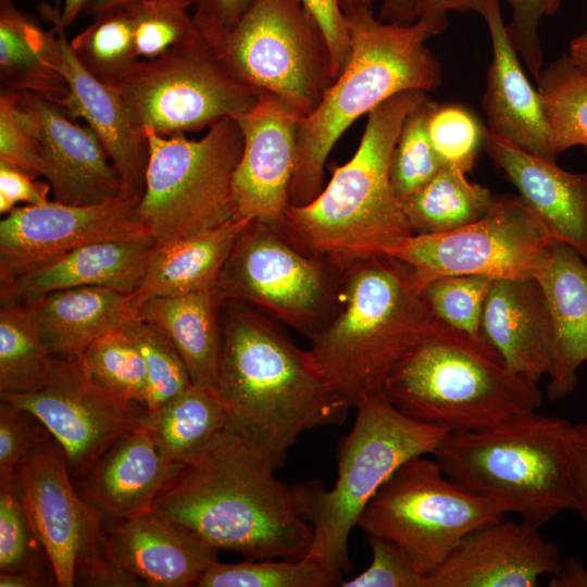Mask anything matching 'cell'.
Wrapping results in <instances>:
<instances>
[{"instance_id": "cell-1", "label": "cell", "mask_w": 587, "mask_h": 587, "mask_svg": "<svg viewBox=\"0 0 587 587\" xmlns=\"http://www.w3.org/2000/svg\"><path fill=\"white\" fill-rule=\"evenodd\" d=\"M216 392L226 422L275 470L312 428L341 425L348 405L266 314L237 301L221 307Z\"/></svg>"}, {"instance_id": "cell-2", "label": "cell", "mask_w": 587, "mask_h": 587, "mask_svg": "<svg viewBox=\"0 0 587 587\" xmlns=\"http://www.w3.org/2000/svg\"><path fill=\"white\" fill-rule=\"evenodd\" d=\"M275 471L225 422L150 509L245 560L302 559L313 529L298 512L291 485L278 480Z\"/></svg>"}, {"instance_id": "cell-3", "label": "cell", "mask_w": 587, "mask_h": 587, "mask_svg": "<svg viewBox=\"0 0 587 587\" xmlns=\"http://www.w3.org/2000/svg\"><path fill=\"white\" fill-rule=\"evenodd\" d=\"M426 97L403 91L367 114L353 157L334 167L314 200L286 207L275 227L292 247L346 271L413 234L392 188L390 161L407 116Z\"/></svg>"}, {"instance_id": "cell-4", "label": "cell", "mask_w": 587, "mask_h": 587, "mask_svg": "<svg viewBox=\"0 0 587 587\" xmlns=\"http://www.w3.org/2000/svg\"><path fill=\"white\" fill-rule=\"evenodd\" d=\"M446 325L416 288L411 268L389 255L345 271L339 305L309 339L308 357L349 409L382 392L397 362Z\"/></svg>"}, {"instance_id": "cell-5", "label": "cell", "mask_w": 587, "mask_h": 587, "mask_svg": "<svg viewBox=\"0 0 587 587\" xmlns=\"http://www.w3.org/2000/svg\"><path fill=\"white\" fill-rule=\"evenodd\" d=\"M345 16L350 57L317 108L300 122L291 205L308 204L322 191L326 160L353 122L400 92L433 91L442 83L441 64L426 41L448 22L389 24L375 17L372 9Z\"/></svg>"}, {"instance_id": "cell-6", "label": "cell", "mask_w": 587, "mask_h": 587, "mask_svg": "<svg viewBox=\"0 0 587 587\" xmlns=\"http://www.w3.org/2000/svg\"><path fill=\"white\" fill-rule=\"evenodd\" d=\"M567 420L536 410L448 434L434 453L442 472L469 491L541 526L574 510Z\"/></svg>"}, {"instance_id": "cell-7", "label": "cell", "mask_w": 587, "mask_h": 587, "mask_svg": "<svg viewBox=\"0 0 587 587\" xmlns=\"http://www.w3.org/2000/svg\"><path fill=\"white\" fill-rule=\"evenodd\" d=\"M355 409L354 425L338 444L334 487L317 479L291 485L298 512L313 529L305 558L338 579L351 566L349 536L371 499L401 465L434 454L448 435L400 412L384 391Z\"/></svg>"}, {"instance_id": "cell-8", "label": "cell", "mask_w": 587, "mask_h": 587, "mask_svg": "<svg viewBox=\"0 0 587 587\" xmlns=\"http://www.w3.org/2000/svg\"><path fill=\"white\" fill-rule=\"evenodd\" d=\"M383 391L407 416L448 434L482 428L542 402L538 385L447 325L395 364Z\"/></svg>"}, {"instance_id": "cell-9", "label": "cell", "mask_w": 587, "mask_h": 587, "mask_svg": "<svg viewBox=\"0 0 587 587\" xmlns=\"http://www.w3.org/2000/svg\"><path fill=\"white\" fill-rule=\"evenodd\" d=\"M149 161L137 216L158 246L221 226L237 216L233 178L243 148L236 118L200 139L146 130Z\"/></svg>"}, {"instance_id": "cell-10", "label": "cell", "mask_w": 587, "mask_h": 587, "mask_svg": "<svg viewBox=\"0 0 587 587\" xmlns=\"http://www.w3.org/2000/svg\"><path fill=\"white\" fill-rule=\"evenodd\" d=\"M507 514L451 478L425 455L401 465L364 509L358 527L396 544L427 576L478 527Z\"/></svg>"}, {"instance_id": "cell-11", "label": "cell", "mask_w": 587, "mask_h": 587, "mask_svg": "<svg viewBox=\"0 0 587 587\" xmlns=\"http://www.w3.org/2000/svg\"><path fill=\"white\" fill-rule=\"evenodd\" d=\"M136 125L161 136L209 128L248 112L260 91L238 79L203 37L139 60L109 84Z\"/></svg>"}, {"instance_id": "cell-12", "label": "cell", "mask_w": 587, "mask_h": 587, "mask_svg": "<svg viewBox=\"0 0 587 587\" xmlns=\"http://www.w3.org/2000/svg\"><path fill=\"white\" fill-rule=\"evenodd\" d=\"M217 51L238 79L302 117L335 80L326 37L302 0H252Z\"/></svg>"}, {"instance_id": "cell-13", "label": "cell", "mask_w": 587, "mask_h": 587, "mask_svg": "<svg viewBox=\"0 0 587 587\" xmlns=\"http://www.w3.org/2000/svg\"><path fill=\"white\" fill-rule=\"evenodd\" d=\"M345 271L304 255L275 226L252 221L236 240L215 291L310 338L334 315Z\"/></svg>"}, {"instance_id": "cell-14", "label": "cell", "mask_w": 587, "mask_h": 587, "mask_svg": "<svg viewBox=\"0 0 587 587\" xmlns=\"http://www.w3.org/2000/svg\"><path fill=\"white\" fill-rule=\"evenodd\" d=\"M555 241L520 197L504 195L478 221L439 234H412L384 255L404 262L422 292L451 275L538 278Z\"/></svg>"}, {"instance_id": "cell-15", "label": "cell", "mask_w": 587, "mask_h": 587, "mask_svg": "<svg viewBox=\"0 0 587 587\" xmlns=\"http://www.w3.org/2000/svg\"><path fill=\"white\" fill-rule=\"evenodd\" d=\"M0 398L36 415L63 448L70 474L84 476L120 438L143 424L148 410L95 386L79 359L53 357L48 382Z\"/></svg>"}, {"instance_id": "cell-16", "label": "cell", "mask_w": 587, "mask_h": 587, "mask_svg": "<svg viewBox=\"0 0 587 587\" xmlns=\"http://www.w3.org/2000/svg\"><path fill=\"white\" fill-rule=\"evenodd\" d=\"M132 192L97 204L16 207L0 222V287L85 243L146 232ZM147 233V232H146Z\"/></svg>"}, {"instance_id": "cell-17", "label": "cell", "mask_w": 587, "mask_h": 587, "mask_svg": "<svg viewBox=\"0 0 587 587\" xmlns=\"http://www.w3.org/2000/svg\"><path fill=\"white\" fill-rule=\"evenodd\" d=\"M13 480L57 585L75 586L76 563L103 536L104 520L75 489L63 448L52 437L18 466Z\"/></svg>"}, {"instance_id": "cell-18", "label": "cell", "mask_w": 587, "mask_h": 587, "mask_svg": "<svg viewBox=\"0 0 587 587\" xmlns=\"http://www.w3.org/2000/svg\"><path fill=\"white\" fill-rule=\"evenodd\" d=\"M302 116L266 91L236 121L243 148L233 178L237 216L276 226L289 203Z\"/></svg>"}, {"instance_id": "cell-19", "label": "cell", "mask_w": 587, "mask_h": 587, "mask_svg": "<svg viewBox=\"0 0 587 587\" xmlns=\"http://www.w3.org/2000/svg\"><path fill=\"white\" fill-rule=\"evenodd\" d=\"M539 525L502 516L465 536L429 574L427 587H536L561 558Z\"/></svg>"}, {"instance_id": "cell-20", "label": "cell", "mask_w": 587, "mask_h": 587, "mask_svg": "<svg viewBox=\"0 0 587 587\" xmlns=\"http://www.w3.org/2000/svg\"><path fill=\"white\" fill-rule=\"evenodd\" d=\"M41 147L43 177L53 200L89 205L129 192L98 135L68 112L32 92H18Z\"/></svg>"}, {"instance_id": "cell-21", "label": "cell", "mask_w": 587, "mask_h": 587, "mask_svg": "<svg viewBox=\"0 0 587 587\" xmlns=\"http://www.w3.org/2000/svg\"><path fill=\"white\" fill-rule=\"evenodd\" d=\"M45 17L55 27L54 63L65 79L70 95L66 111L83 117L100 138L126 189L141 197L149 161V141L115 90L92 76L74 55L59 7L45 5Z\"/></svg>"}, {"instance_id": "cell-22", "label": "cell", "mask_w": 587, "mask_h": 587, "mask_svg": "<svg viewBox=\"0 0 587 587\" xmlns=\"http://www.w3.org/2000/svg\"><path fill=\"white\" fill-rule=\"evenodd\" d=\"M114 562L154 587L197 585L217 562V549L190 528L149 509L104 528Z\"/></svg>"}, {"instance_id": "cell-23", "label": "cell", "mask_w": 587, "mask_h": 587, "mask_svg": "<svg viewBox=\"0 0 587 587\" xmlns=\"http://www.w3.org/2000/svg\"><path fill=\"white\" fill-rule=\"evenodd\" d=\"M157 248L158 242L146 232L82 245L1 286L0 300L28 303L76 287H103L129 296Z\"/></svg>"}, {"instance_id": "cell-24", "label": "cell", "mask_w": 587, "mask_h": 587, "mask_svg": "<svg viewBox=\"0 0 587 587\" xmlns=\"http://www.w3.org/2000/svg\"><path fill=\"white\" fill-rule=\"evenodd\" d=\"M483 145L550 234L587 262V173L564 171L487 129Z\"/></svg>"}, {"instance_id": "cell-25", "label": "cell", "mask_w": 587, "mask_h": 587, "mask_svg": "<svg viewBox=\"0 0 587 587\" xmlns=\"http://www.w3.org/2000/svg\"><path fill=\"white\" fill-rule=\"evenodd\" d=\"M486 344L504 366L538 385L551 367V325L537 278H498L489 286L480 324Z\"/></svg>"}, {"instance_id": "cell-26", "label": "cell", "mask_w": 587, "mask_h": 587, "mask_svg": "<svg viewBox=\"0 0 587 587\" xmlns=\"http://www.w3.org/2000/svg\"><path fill=\"white\" fill-rule=\"evenodd\" d=\"M491 38L492 59L482 105L487 130L545 160L557 162L541 97L526 78L503 23L499 0L482 13Z\"/></svg>"}, {"instance_id": "cell-27", "label": "cell", "mask_w": 587, "mask_h": 587, "mask_svg": "<svg viewBox=\"0 0 587 587\" xmlns=\"http://www.w3.org/2000/svg\"><path fill=\"white\" fill-rule=\"evenodd\" d=\"M179 467L168 464L141 425L114 442L78 478L77 491L104 521L149 510Z\"/></svg>"}, {"instance_id": "cell-28", "label": "cell", "mask_w": 587, "mask_h": 587, "mask_svg": "<svg viewBox=\"0 0 587 587\" xmlns=\"http://www.w3.org/2000/svg\"><path fill=\"white\" fill-rule=\"evenodd\" d=\"M551 325L549 400L569 397L577 386V371L587 361V262L569 245L557 240L537 278Z\"/></svg>"}, {"instance_id": "cell-29", "label": "cell", "mask_w": 587, "mask_h": 587, "mask_svg": "<svg viewBox=\"0 0 587 587\" xmlns=\"http://www.w3.org/2000/svg\"><path fill=\"white\" fill-rule=\"evenodd\" d=\"M253 220L236 216L229 222L158 246L129 300L136 310L145 302L215 288L229 253Z\"/></svg>"}, {"instance_id": "cell-30", "label": "cell", "mask_w": 587, "mask_h": 587, "mask_svg": "<svg viewBox=\"0 0 587 587\" xmlns=\"http://www.w3.org/2000/svg\"><path fill=\"white\" fill-rule=\"evenodd\" d=\"M26 304L50 354L67 359L136 316L127 295L103 287L61 289Z\"/></svg>"}, {"instance_id": "cell-31", "label": "cell", "mask_w": 587, "mask_h": 587, "mask_svg": "<svg viewBox=\"0 0 587 587\" xmlns=\"http://www.w3.org/2000/svg\"><path fill=\"white\" fill-rule=\"evenodd\" d=\"M222 303L212 289L151 299L136 313L171 340L188 370L192 385L215 392Z\"/></svg>"}, {"instance_id": "cell-32", "label": "cell", "mask_w": 587, "mask_h": 587, "mask_svg": "<svg viewBox=\"0 0 587 587\" xmlns=\"http://www.w3.org/2000/svg\"><path fill=\"white\" fill-rule=\"evenodd\" d=\"M55 36L53 25L46 29L12 0H0L1 91L32 92L66 110L70 90L54 63Z\"/></svg>"}, {"instance_id": "cell-33", "label": "cell", "mask_w": 587, "mask_h": 587, "mask_svg": "<svg viewBox=\"0 0 587 587\" xmlns=\"http://www.w3.org/2000/svg\"><path fill=\"white\" fill-rule=\"evenodd\" d=\"M226 410L215 391L191 385L155 410L143 426L163 459L180 467L196 458L224 427Z\"/></svg>"}, {"instance_id": "cell-34", "label": "cell", "mask_w": 587, "mask_h": 587, "mask_svg": "<svg viewBox=\"0 0 587 587\" xmlns=\"http://www.w3.org/2000/svg\"><path fill=\"white\" fill-rule=\"evenodd\" d=\"M499 197L489 188L471 183L463 171L445 164L402 201V208L413 234H439L484 217Z\"/></svg>"}, {"instance_id": "cell-35", "label": "cell", "mask_w": 587, "mask_h": 587, "mask_svg": "<svg viewBox=\"0 0 587 587\" xmlns=\"http://www.w3.org/2000/svg\"><path fill=\"white\" fill-rule=\"evenodd\" d=\"M53 357L26 303L0 307V394L33 392L48 382Z\"/></svg>"}, {"instance_id": "cell-36", "label": "cell", "mask_w": 587, "mask_h": 587, "mask_svg": "<svg viewBox=\"0 0 587 587\" xmlns=\"http://www.w3.org/2000/svg\"><path fill=\"white\" fill-rule=\"evenodd\" d=\"M535 78L554 153L586 147L587 77L565 54L541 68Z\"/></svg>"}, {"instance_id": "cell-37", "label": "cell", "mask_w": 587, "mask_h": 587, "mask_svg": "<svg viewBox=\"0 0 587 587\" xmlns=\"http://www.w3.org/2000/svg\"><path fill=\"white\" fill-rule=\"evenodd\" d=\"M86 377L103 391L145 407L148 377L143 358L124 324L91 342L79 358Z\"/></svg>"}, {"instance_id": "cell-38", "label": "cell", "mask_w": 587, "mask_h": 587, "mask_svg": "<svg viewBox=\"0 0 587 587\" xmlns=\"http://www.w3.org/2000/svg\"><path fill=\"white\" fill-rule=\"evenodd\" d=\"M95 21L70 40L78 62L96 78L112 84L140 59L136 52L133 26L121 5L97 14Z\"/></svg>"}, {"instance_id": "cell-39", "label": "cell", "mask_w": 587, "mask_h": 587, "mask_svg": "<svg viewBox=\"0 0 587 587\" xmlns=\"http://www.w3.org/2000/svg\"><path fill=\"white\" fill-rule=\"evenodd\" d=\"M123 7L140 60H153L202 37L189 12L192 0H134Z\"/></svg>"}, {"instance_id": "cell-40", "label": "cell", "mask_w": 587, "mask_h": 587, "mask_svg": "<svg viewBox=\"0 0 587 587\" xmlns=\"http://www.w3.org/2000/svg\"><path fill=\"white\" fill-rule=\"evenodd\" d=\"M338 579L315 562L302 559L245 560L212 564L201 576L199 587H330Z\"/></svg>"}, {"instance_id": "cell-41", "label": "cell", "mask_w": 587, "mask_h": 587, "mask_svg": "<svg viewBox=\"0 0 587 587\" xmlns=\"http://www.w3.org/2000/svg\"><path fill=\"white\" fill-rule=\"evenodd\" d=\"M434 104L426 97L409 113L392 151L390 178L401 203L445 165L428 135V117Z\"/></svg>"}, {"instance_id": "cell-42", "label": "cell", "mask_w": 587, "mask_h": 587, "mask_svg": "<svg viewBox=\"0 0 587 587\" xmlns=\"http://www.w3.org/2000/svg\"><path fill=\"white\" fill-rule=\"evenodd\" d=\"M492 280L494 278L480 275L445 276L430 282L421 294L437 320L489 347L482 336L480 324Z\"/></svg>"}, {"instance_id": "cell-43", "label": "cell", "mask_w": 587, "mask_h": 587, "mask_svg": "<svg viewBox=\"0 0 587 587\" xmlns=\"http://www.w3.org/2000/svg\"><path fill=\"white\" fill-rule=\"evenodd\" d=\"M147 370L145 408L152 411L192 385L188 370L171 340L157 327L135 316L124 324Z\"/></svg>"}, {"instance_id": "cell-44", "label": "cell", "mask_w": 587, "mask_h": 587, "mask_svg": "<svg viewBox=\"0 0 587 587\" xmlns=\"http://www.w3.org/2000/svg\"><path fill=\"white\" fill-rule=\"evenodd\" d=\"M48 567H51L49 559L14 480L0 483V572L48 571Z\"/></svg>"}, {"instance_id": "cell-45", "label": "cell", "mask_w": 587, "mask_h": 587, "mask_svg": "<svg viewBox=\"0 0 587 587\" xmlns=\"http://www.w3.org/2000/svg\"><path fill=\"white\" fill-rule=\"evenodd\" d=\"M427 128L432 143L444 164L464 173L472 171L484 141L485 129L467 109L435 102Z\"/></svg>"}, {"instance_id": "cell-46", "label": "cell", "mask_w": 587, "mask_h": 587, "mask_svg": "<svg viewBox=\"0 0 587 587\" xmlns=\"http://www.w3.org/2000/svg\"><path fill=\"white\" fill-rule=\"evenodd\" d=\"M0 164L43 177L41 147L18 92H0Z\"/></svg>"}, {"instance_id": "cell-47", "label": "cell", "mask_w": 587, "mask_h": 587, "mask_svg": "<svg viewBox=\"0 0 587 587\" xmlns=\"http://www.w3.org/2000/svg\"><path fill=\"white\" fill-rule=\"evenodd\" d=\"M51 438L36 415L1 399L0 483L13 480L18 466Z\"/></svg>"}, {"instance_id": "cell-48", "label": "cell", "mask_w": 587, "mask_h": 587, "mask_svg": "<svg viewBox=\"0 0 587 587\" xmlns=\"http://www.w3.org/2000/svg\"><path fill=\"white\" fill-rule=\"evenodd\" d=\"M372 550L370 566L355 577L342 580V587H427L422 574L392 541L367 536Z\"/></svg>"}, {"instance_id": "cell-49", "label": "cell", "mask_w": 587, "mask_h": 587, "mask_svg": "<svg viewBox=\"0 0 587 587\" xmlns=\"http://www.w3.org/2000/svg\"><path fill=\"white\" fill-rule=\"evenodd\" d=\"M512 18L507 30L516 52L521 54L532 75L536 77L542 66L539 23L544 16L554 14L562 0H507Z\"/></svg>"}, {"instance_id": "cell-50", "label": "cell", "mask_w": 587, "mask_h": 587, "mask_svg": "<svg viewBox=\"0 0 587 587\" xmlns=\"http://www.w3.org/2000/svg\"><path fill=\"white\" fill-rule=\"evenodd\" d=\"M492 0H383L378 18L384 23L411 25L423 18L448 22L449 11H475L482 15Z\"/></svg>"}, {"instance_id": "cell-51", "label": "cell", "mask_w": 587, "mask_h": 587, "mask_svg": "<svg viewBox=\"0 0 587 587\" xmlns=\"http://www.w3.org/2000/svg\"><path fill=\"white\" fill-rule=\"evenodd\" d=\"M252 0H192L193 20L202 37L216 50L235 28Z\"/></svg>"}, {"instance_id": "cell-52", "label": "cell", "mask_w": 587, "mask_h": 587, "mask_svg": "<svg viewBox=\"0 0 587 587\" xmlns=\"http://www.w3.org/2000/svg\"><path fill=\"white\" fill-rule=\"evenodd\" d=\"M307 9L321 26L332 55L336 78L350 57L351 47L346 16L338 0H302Z\"/></svg>"}, {"instance_id": "cell-53", "label": "cell", "mask_w": 587, "mask_h": 587, "mask_svg": "<svg viewBox=\"0 0 587 587\" xmlns=\"http://www.w3.org/2000/svg\"><path fill=\"white\" fill-rule=\"evenodd\" d=\"M50 184L13 167L0 164V213L9 214L18 202L26 205L49 201Z\"/></svg>"}, {"instance_id": "cell-54", "label": "cell", "mask_w": 587, "mask_h": 587, "mask_svg": "<svg viewBox=\"0 0 587 587\" xmlns=\"http://www.w3.org/2000/svg\"><path fill=\"white\" fill-rule=\"evenodd\" d=\"M569 451L574 511L587 523V422L572 424Z\"/></svg>"}, {"instance_id": "cell-55", "label": "cell", "mask_w": 587, "mask_h": 587, "mask_svg": "<svg viewBox=\"0 0 587 587\" xmlns=\"http://www.w3.org/2000/svg\"><path fill=\"white\" fill-rule=\"evenodd\" d=\"M549 587H587V566L576 557L561 562L559 570L550 575Z\"/></svg>"}, {"instance_id": "cell-56", "label": "cell", "mask_w": 587, "mask_h": 587, "mask_svg": "<svg viewBox=\"0 0 587 587\" xmlns=\"http://www.w3.org/2000/svg\"><path fill=\"white\" fill-rule=\"evenodd\" d=\"M48 571H26L16 573L0 572V586L1 587H40L49 584ZM55 578V577H54Z\"/></svg>"}, {"instance_id": "cell-57", "label": "cell", "mask_w": 587, "mask_h": 587, "mask_svg": "<svg viewBox=\"0 0 587 587\" xmlns=\"http://www.w3.org/2000/svg\"><path fill=\"white\" fill-rule=\"evenodd\" d=\"M569 57L587 77V30L571 41Z\"/></svg>"}, {"instance_id": "cell-58", "label": "cell", "mask_w": 587, "mask_h": 587, "mask_svg": "<svg viewBox=\"0 0 587 587\" xmlns=\"http://www.w3.org/2000/svg\"><path fill=\"white\" fill-rule=\"evenodd\" d=\"M91 0H64L60 21L66 28L84 12Z\"/></svg>"}, {"instance_id": "cell-59", "label": "cell", "mask_w": 587, "mask_h": 587, "mask_svg": "<svg viewBox=\"0 0 587 587\" xmlns=\"http://www.w3.org/2000/svg\"><path fill=\"white\" fill-rule=\"evenodd\" d=\"M130 1L134 0H91L83 13L86 15L96 16L103 11L126 4Z\"/></svg>"}, {"instance_id": "cell-60", "label": "cell", "mask_w": 587, "mask_h": 587, "mask_svg": "<svg viewBox=\"0 0 587 587\" xmlns=\"http://www.w3.org/2000/svg\"><path fill=\"white\" fill-rule=\"evenodd\" d=\"M375 0H338L345 15L357 11L372 9Z\"/></svg>"}, {"instance_id": "cell-61", "label": "cell", "mask_w": 587, "mask_h": 587, "mask_svg": "<svg viewBox=\"0 0 587 587\" xmlns=\"http://www.w3.org/2000/svg\"><path fill=\"white\" fill-rule=\"evenodd\" d=\"M585 153H586V155H587V146L585 147Z\"/></svg>"}]
</instances>
